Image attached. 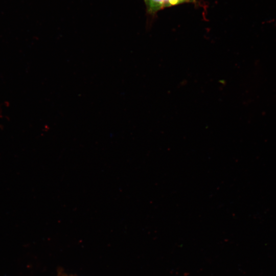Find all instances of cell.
I'll list each match as a JSON object with an SVG mask.
<instances>
[{
	"instance_id": "6da1fadb",
	"label": "cell",
	"mask_w": 276,
	"mask_h": 276,
	"mask_svg": "<svg viewBox=\"0 0 276 276\" xmlns=\"http://www.w3.org/2000/svg\"><path fill=\"white\" fill-rule=\"evenodd\" d=\"M149 13L153 14L166 7L187 2L189 0H144Z\"/></svg>"
}]
</instances>
